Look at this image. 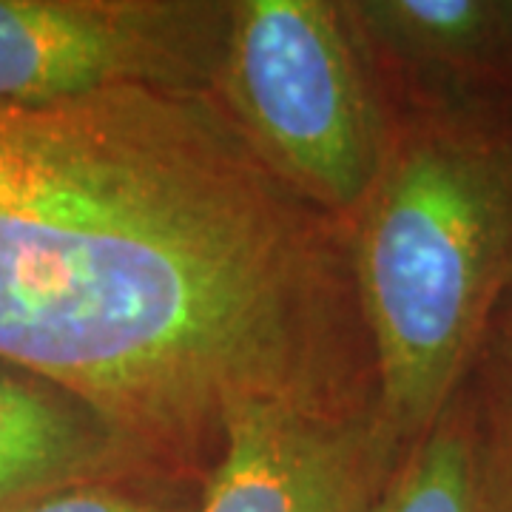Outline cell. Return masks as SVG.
Returning <instances> with one entry per match:
<instances>
[{
  "instance_id": "8",
  "label": "cell",
  "mask_w": 512,
  "mask_h": 512,
  "mask_svg": "<svg viewBox=\"0 0 512 512\" xmlns=\"http://www.w3.org/2000/svg\"><path fill=\"white\" fill-rule=\"evenodd\" d=\"M365 512H484L476 419L467 387L404 450Z\"/></svg>"
},
{
  "instance_id": "1",
  "label": "cell",
  "mask_w": 512,
  "mask_h": 512,
  "mask_svg": "<svg viewBox=\"0 0 512 512\" xmlns=\"http://www.w3.org/2000/svg\"><path fill=\"white\" fill-rule=\"evenodd\" d=\"M345 308L328 225L205 89L0 109V365L137 453L251 402L345 416Z\"/></svg>"
},
{
  "instance_id": "5",
  "label": "cell",
  "mask_w": 512,
  "mask_h": 512,
  "mask_svg": "<svg viewBox=\"0 0 512 512\" xmlns=\"http://www.w3.org/2000/svg\"><path fill=\"white\" fill-rule=\"evenodd\" d=\"M393 470L376 427L288 402L228 413L197 512H365Z\"/></svg>"
},
{
  "instance_id": "6",
  "label": "cell",
  "mask_w": 512,
  "mask_h": 512,
  "mask_svg": "<svg viewBox=\"0 0 512 512\" xmlns=\"http://www.w3.org/2000/svg\"><path fill=\"white\" fill-rule=\"evenodd\" d=\"M137 450L92 404L0 365V512L80 484L114 481Z\"/></svg>"
},
{
  "instance_id": "2",
  "label": "cell",
  "mask_w": 512,
  "mask_h": 512,
  "mask_svg": "<svg viewBox=\"0 0 512 512\" xmlns=\"http://www.w3.org/2000/svg\"><path fill=\"white\" fill-rule=\"evenodd\" d=\"M510 268L512 94H410L356 234L393 464L467 387Z\"/></svg>"
},
{
  "instance_id": "9",
  "label": "cell",
  "mask_w": 512,
  "mask_h": 512,
  "mask_svg": "<svg viewBox=\"0 0 512 512\" xmlns=\"http://www.w3.org/2000/svg\"><path fill=\"white\" fill-rule=\"evenodd\" d=\"M470 393L476 419L484 512H512V373L476 367Z\"/></svg>"
},
{
  "instance_id": "4",
  "label": "cell",
  "mask_w": 512,
  "mask_h": 512,
  "mask_svg": "<svg viewBox=\"0 0 512 512\" xmlns=\"http://www.w3.org/2000/svg\"><path fill=\"white\" fill-rule=\"evenodd\" d=\"M220 6L0 0V109H46L114 89H202L220 74Z\"/></svg>"
},
{
  "instance_id": "3",
  "label": "cell",
  "mask_w": 512,
  "mask_h": 512,
  "mask_svg": "<svg viewBox=\"0 0 512 512\" xmlns=\"http://www.w3.org/2000/svg\"><path fill=\"white\" fill-rule=\"evenodd\" d=\"M217 80L248 143L302 200L325 211L365 205L393 126L333 6L234 3Z\"/></svg>"
},
{
  "instance_id": "11",
  "label": "cell",
  "mask_w": 512,
  "mask_h": 512,
  "mask_svg": "<svg viewBox=\"0 0 512 512\" xmlns=\"http://www.w3.org/2000/svg\"><path fill=\"white\" fill-rule=\"evenodd\" d=\"M476 367H487V370H501V373H512V268L501 296L495 302L490 325H487V336L478 353Z\"/></svg>"
},
{
  "instance_id": "7",
  "label": "cell",
  "mask_w": 512,
  "mask_h": 512,
  "mask_svg": "<svg viewBox=\"0 0 512 512\" xmlns=\"http://www.w3.org/2000/svg\"><path fill=\"white\" fill-rule=\"evenodd\" d=\"M353 15L410 94H512V0H370Z\"/></svg>"
},
{
  "instance_id": "10",
  "label": "cell",
  "mask_w": 512,
  "mask_h": 512,
  "mask_svg": "<svg viewBox=\"0 0 512 512\" xmlns=\"http://www.w3.org/2000/svg\"><path fill=\"white\" fill-rule=\"evenodd\" d=\"M15 512H183L177 507H168L157 498H148L143 493H134L120 487L117 481H94L80 484L60 493L43 495L32 504L20 507Z\"/></svg>"
}]
</instances>
